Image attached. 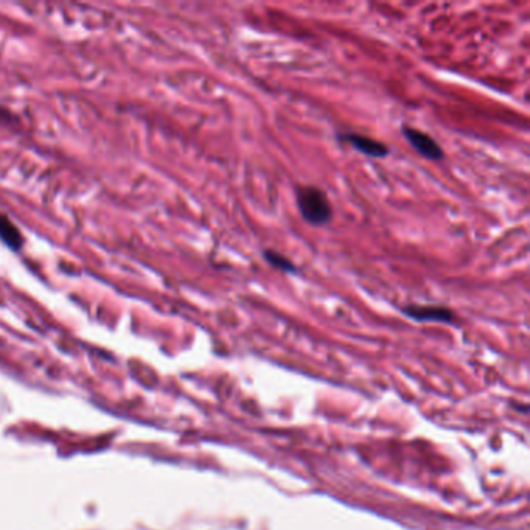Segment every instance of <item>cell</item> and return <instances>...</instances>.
Instances as JSON below:
<instances>
[{
	"label": "cell",
	"instance_id": "obj_4",
	"mask_svg": "<svg viewBox=\"0 0 530 530\" xmlns=\"http://www.w3.org/2000/svg\"><path fill=\"white\" fill-rule=\"evenodd\" d=\"M403 313L419 322L451 324L454 321V313L442 305H407L403 307Z\"/></svg>",
	"mask_w": 530,
	"mask_h": 530
},
{
	"label": "cell",
	"instance_id": "obj_5",
	"mask_svg": "<svg viewBox=\"0 0 530 530\" xmlns=\"http://www.w3.org/2000/svg\"><path fill=\"white\" fill-rule=\"evenodd\" d=\"M0 238L13 249H19L23 244V238L18 227L4 215H0Z\"/></svg>",
	"mask_w": 530,
	"mask_h": 530
},
{
	"label": "cell",
	"instance_id": "obj_3",
	"mask_svg": "<svg viewBox=\"0 0 530 530\" xmlns=\"http://www.w3.org/2000/svg\"><path fill=\"white\" fill-rule=\"evenodd\" d=\"M338 140L348 143L352 148H355L356 151H360L361 154H364V156H369V158L382 159V158H387L390 154V150L386 143H382L373 137H367L358 133H339Z\"/></svg>",
	"mask_w": 530,
	"mask_h": 530
},
{
	"label": "cell",
	"instance_id": "obj_1",
	"mask_svg": "<svg viewBox=\"0 0 530 530\" xmlns=\"http://www.w3.org/2000/svg\"><path fill=\"white\" fill-rule=\"evenodd\" d=\"M296 202L302 218L309 226L321 227L329 224L333 218L331 204L319 187L299 185L296 189Z\"/></svg>",
	"mask_w": 530,
	"mask_h": 530
},
{
	"label": "cell",
	"instance_id": "obj_6",
	"mask_svg": "<svg viewBox=\"0 0 530 530\" xmlns=\"http://www.w3.org/2000/svg\"><path fill=\"white\" fill-rule=\"evenodd\" d=\"M263 258L267 265H271L272 267L279 269L282 272H288V274H296L297 272V266L291 262L289 258L282 255L280 252H275L272 249H265L263 250Z\"/></svg>",
	"mask_w": 530,
	"mask_h": 530
},
{
	"label": "cell",
	"instance_id": "obj_2",
	"mask_svg": "<svg viewBox=\"0 0 530 530\" xmlns=\"http://www.w3.org/2000/svg\"><path fill=\"white\" fill-rule=\"evenodd\" d=\"M402 134L407 142L411 143L412 148L417 151L421 158H425L432 162H438L445 158V153L434 138L428 136L426 133L415 129L412 126L403 125L402 126Z\"/></svg>",
	"mask_w": 530,
	"mask_h": 530
}]
</instances>
